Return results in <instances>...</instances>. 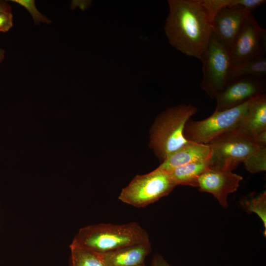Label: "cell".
<instances>
[{
	"mask_svg": "<svg viewBox=\"0 0 266 266\" xmlns=\"http://www.w3.org/2000/svg\"><path fill=\"white\" fill-rule=\"evenodd\" d=\"M168 4L164 31L169 43L183 54L201 61L218 11L212 0H169Z\"/></svg>",
	"mask_w": 266,
	"mask_h": 266,
	"instance_id": "1",
	"label": "cell"
},
{
	"mask_svg": "<svg viewBox=\"0 0 266 266\" xmlns=\"http://www.w3.org/2000/svg\"><path fill=\"white\" fill-rule=\"evenodd\" d=\"M203 78L200 88L212 99L231 80L233 65L230 50L213 33L202 57Z\"/></svg>",
	"mask_w": 266,
	"mask_h": 266,
	"instance_id": "7",
	"label": "cell"
},
{
	"mask_svg": "<svg viewBox=\"0 0 266 266\" xmlns=\"http://www.w3.org/2000/svg\"><path fill=\"white\" fill-rule=\"evenodd\" d=\"M246 207L249 212H254L258 215L262 221L264 228L265 235L266 234V193L263 192L246 202Z\"/></svg>",
	"mask_w": 266,
	"mask_h": 266,
	"instance_id": "19",
	"label": "cell"
},
{
	"mask_svg": "<svg viewBox=\"0 0 266 266\" xmlns=\"http://www.w3.org/2000/svg\"><path fill=\"white\" fill-rule=\"evenodd\" d=\"M150 241L147 232L136 222L101 223L81 228L72 242L99 254Z\"/></svg>",
	"mask_w": 266,
	"mask_h": 266,
	"instance_id": "2",
	"label": "cell"
},
{
	"mask_svg": "<svg viewBox=\"0 0 266 266\" xmlns=\"http://www.w3.org/2000/svg\"><path fill=\"white\" fill-rule=\"evenodd\" d=\"M211 154L209 144L189 141L169 154L158 167L169 172L177 167L196 162H207Z\"/></svg>",
	"mask_w": 266,
	"mask_h": 266,
	"instance_id": "12",
	"label": "cell"
},
{
	"mask_svg": "<svg viewBox=\"0 0 266 266\" xmlns=\"http://www.w3.org/2000/svg\"><path fill=\"white\" fill-rule=\"evenodd\" d=\"M246 169L251 173L266 170V146L259 147L243 163Z\"/></svg>",
	"mask_w": 266,
	"mask_h": 266,
	"instance_id": "18",
	"label": "cell"
},
{
	"mask_svg": "<svg viewBox=\"0 0 266 266\" xmlns=\"http://www.w3.org/2000/svg\"><path fill=\"white\" fill-rule=\"evenodd\" d=\"M151 249L148 241L100 255L108 266H136L144 264Z\"/></svg>",
	"mask_w": 266,
	"mask_h": 266,
	"instance_id": "13",
	"label": "cell"
},
{
	"mask_svg": "<svg viewBox=\"0 0 266 266\" xmlns=\"http://www.w3.org/2000/svg\"><path fill=\"white\" fill-rule=\"evenodd\" d=\"M242 179L241 176L232 171L209 168L199 177L197 188L200 192L213 195L223 207L227 208L229 195L237 190Z\"/></svg>",
	"mask_w": 266,
	"mask_h": 266,
	"instance_id": "11",
	"label": "cell"
},
{
	"mask_svg": "<svg viewBox=\"0 0 266 266\" xmlns=\"http://www.w3.org/2000/svg\"><path fill=\"white\" fill-rule=\"evenodd\" d=\"M198 111L191 104L169 107L157 117L151 132L150 146L163 161L189 141L184 135L186 123Z\"/></svg>",
	"mask_w": 266,
	"mask_h": 266,
	"instance_id": "3",
	"label": "cell"
},
{
	"mask_svg": "<svg viewBox=\"0 0 266 266\" xmlns=\"http://www.w3.org/2000/svg\"><path fill=\"white\" fill-rule=\"evenodd\" d=\"M69 266H108L101 255L71 242Z\"/></svg>",
	"mask_w": 266,
	"mask_h": 266,
	"instance_id": "16",
	"label": "cell"
},
{
	"mask_svg": "<svg viewBox=\"0 0 266 266\" xmlns=\"http://www.w3.org/2000/svg\"><path fill=\"white\" fill-rule=\"evenodd\" d=\"M209 169L232 171L259 147L254 140L236 131L225 134L210 142Z\"/></svg>",
	"mask_w": 266,
	"mask_h": 266,
	"instance_id": "6",
	"label": "cell"
},
{
	"mask_svg": "<svg viewBox=\"0 0 266 266\" xmlns=\"http://www.w3.org/2000/svg\"><path fill=\"white\" fill-rule=\"evenodd\" d=\"M266 31L251 14L230 49L233 67L266 56Z\"/></svg>",
	"mask_w": 266,
	"mask_h": 266,
	"instance_id": "8",
	"label": "cell"
},
{
	"mask_svg": "<svg viewBox=\"0 0 266 266\" xmlns=\"http://www.w3.org/2000/svg\"><path fill=\"white\" fill-rule=\"evenodd\" d=\"M266 78L244 76L231 80L215 97V111H221L238 106L265 94Z\"/></svg>",
	"mask_w": 266,
	"mask_h": 266,
	"instance_id": "9",
	"label": "cell"
},
{
	"mask_svg": "<svg viewBox=\"0 0 266 266\" xmlns=\"http://www.w3.org/2000/svg\"><path fill=\"white\" fill-rule=\"evenodd\" d=\"M254 140L259 146H266V131L256 135Z\"/></svg>",
	"mask_w": 266,
	"mask_h": 266,
	"instance_id": "23",
	"label": "cell"
},
{
	"mask_svg": "<svg viewBox=\"0 0 266 266\" xmlns=\"http://www.w3.org/2000/svg\"><path fill=\"white\" fill-rule=\"evenodd\" d=\"M209 168L207 162H196L175 168L168 173L176 186L197 187L199 177Z\"/></svg>",
	"mask_w": 266,
	"mask_h": 266,
	"instance_id": "15",
	"label": "cell"
},
{
	"mask_svg": "<svg viewBox=\"0 0 266 266\" xmlns=\"http://www.w3.org/2000/svg\"><path fill=\"white\" fill-rule=\"evenodd\" d=\"M25 8L31 14L35 24L44 23L49 24L52 21L41 14L36 8L34 0H10Z\"/></svg>",
	"mask_w": 266,
	"mask_h": 266,
	"instance_id": "20",
	"label": "cell"
},
{
	"mask_svg": "<svg viewBox=\"0 0 266 266\" xmlns=\"http://www.w3.org/2000/svg\"><path fill=\"white\" fill-rule=\"evenodd\" d=\"M151 266H171L163 257L158 254L155 255L153 259Z\"/></svg>",
	"mask_w": 266,
	"mask_h": 266,
	"instance_id": "22",
	"label": "cell"
},
{
	"mask_svg": "<svg viewBox=\"0 0 266 266\" xmlns=\"http://www.w3.org/2000/svg\"><path fill=\"white\" fill-rule=\"evenodd\" d=\"M252 13L241 6H225L215 15L213 33L219 41L230 49Z\"/></svg>",
	"mask_w": 266,
	"mask_h": 266,
	"instance_id": "10",
	"label": "cell"
},
{
	"mask_svg": "<svg viewBox=\"0 0 266 266\" xmlns=\"http://www.w3.org/2000/svg\"><path fill=\"white\" fill-rule=\"evenodd\" d=\"M176 186L169 173L159 167L136 175L120 193L118 199L135 207H143L168 195Z\"/></svg>",
	"mask_w": 266,
	"mask_h": 266,
	"instance_id": "5",
	"label": "cell"
},
{
	"mask_svg": "<svg viewBox=\"0 0 266 266\" xmlns=\"http://www.w3.org/2000/svg\"><path fill=\"white\" fill-rule=\"evenodd\" d=\"M136 266H146L144 264H142V265H140Z\"/></svg>",
	"mask_w": 266,
	"mask_h": 266,
	"instance_id": "26",
	"label": "cell"
},
{
	"mask_svg": "<svg viewBox=\"0 0 266 266\" xmlns=\"http://www.w3.org/2000/svg\"><path fill=\"white\" fill-rule=\"evenodd\" d=\"M266 56H263L248 60L233 67L231 80L237 77L244 76L266 78Z\"/></svg>",
	"mask_w": 266,
	"mask_h": 266,
	"instance_id": "17",
	"label": "cell"
},
{
	"mask_svg": "<svg viewBox=\"0 0 266 266\" xmlns=\"http://www.w3.org/2000/svg\"><path fill=\"white\" fill-rule=\"evenodd\" d=\"M253 99L229 109L214 111L211 116L202 120H189L184 127V137L190 141L208 144L237 129L243 123Z\"/></svg>",
	"mask_w": 266,
	"mask_h": 266,
	"instance_id": "4",
	"label": "cell"
},
{
	"mask_svg": "<svg viewBox=\"0 0 266 266\" xmlns=\"http://www.w3.org/2000/svg\"><path fill=\"white\" fill-rule=\"evenodd\" d=\"M235 131L253 139L266 131V94L253 99L243 123Z\"/></svg>",
	"mask_w": 266,
	"mask_h": 266,
	"instance_id": "14",
	"label": "cell"
},
{
	"mask_svg": "<svg viewBox=\"0 0 266 266\" xmlns=\"http://www.w3.org/2000/svg\"><path fill=\"white\" fill-rule=\"evenodd\" d=\"M13 26L11 12H0V32H7Z\"/></svg>",
	"mask_w": 266,
	"mask_h": 266,
	"instance_id": "21",
	"label": "cell"
},
{
	"mask_svg": "<svg viewBox=\"0 0 266 266\" xmlns=\"http://www.w3.org/2000/svg\"><path fill=\"white\" fill-rule=\"evenodd\" d=\"M0 12H11L10 5L3 0H0Z\"/></svg>",
	"mask_w": 266,
	"mask_h": 266,
	"instance_id": "24",
	"label": "cell"
},
{
	"mask_svg": "<svg viewBox=\"0 0 266 266\" xmlns=\"http://www.w3.org/2000/svg\"><path fill=\"white\" fill-rule=\"evenodd\" d=\"M5 50L0 48V64L2 62L4 58Z\"/></svg>",
	"mask_w": 266,
	"mask_h": 266,
	"instance_id": "25",
	"label": "cell"
}]
</instances>
